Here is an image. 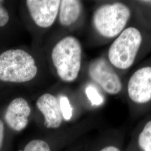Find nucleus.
<instances>
[{"label": "nucleus", "mask_w": 151, "mask_h": 151, "mask_svg": "<svg viewBox=\"0 0 151 151\" xmlns=\"http://www.w3.org/2000/svg\"><path fill=\"white\" fill-rule=\"evenodd\" d=\"M9 21L10 14L4 6V1H0V27H4Z\"/></svg>", "instance_id": "dca6fc26"}, {"label": "nucleus", "mask_w": 151, "mask_h": 151, "mask_svg": "<svg viewBox=\"0 0 151 151\" xmlns=\"http://www.w3.org/2000/svg\"><path fill=\"white\" fill-rule=\"evenodd\" d=\"M38 73L32 55L22 49H10L0 54V81L20 83L32 81Z\"/></svg>", "instance_id": "f257e3e1"}, {"label": "nucleus", "mask_w": 151, "mask_h": 151, "mask_svg": "<svg viewBox=\"0 0 151 151\" xmlns=\"http://www.w3.org/2000/svg\"><path fill=\"white\" fill-rule=\"evenodd\" d=\"M30 114L31 108L27 101L22 97H16L6 108L4 119L11 129L21 132L27 127Z\"/></svg>", "instance_id": "6e6552de"}, {"label": "nucleus", "mask_w": 151, "mask_h": 151, "mask_svg": "<svg viewBox=\"0 0 151 151\" xmlns=\"http://www.w3.org/2000/svg\"><path fill=\"white\" fill-rule=\"evenodd\" d=\"M85 92L87 97L92 105L99 106L103 104V97L94 87L92 86L87 87L86 88Z\"/></svg>", "instance_id": "2eb2a0df"}, {"label": "nucleus", "mask_w": 151, "mask_h": 151, "mask_svg": "<svg viewBox=\"0 0 151 151\" xmlns=\"http://www.w3.org/2000/svg\"><path fill=\"white\" fill-rule=\"evenodd\" d=\"M19 151H51L48 144L40 139H34L29 142L23 150Z\"/></svg>", "instance_id": "f8f14e48"}, {"label": "nucleus", "mask_w": 151, "mask_h": 151, "mask_svg": "<svg viewBox=\"0 0 151 151\" xmlns=\"http://www.w3.org/2000/svg\"><path fill=\"white\" fill-rule=\"evenodd\" d=\"M142 42V34L138 29L134 27L124 29L109 48V62L118 69L129 68L134 62Z\"/></svg>", "instance_id": "20e7f679"}, {"label": "nucleus", "mask_w": 151, "mask_h": 151, "mask_svg": "<svg viewBox=\"0 0 151 151\" xmlns=\"http://www.w3.org/2000/svg\"><path fill=\"white\" fill-rule=\"evenodd\" d=\"M130 14L128 6L122 2L101 6L93 14V27L105 38L115 37L124 30Z\"/></svg>", "instance_id": "7ed1b4c3"}, {"label": "nucleus", "mask_w": 151, "mask_h": 151, "mask_svg": "<svg viewBox=\"0 0 151 151\" xmlns=\"http://www.w3.org/2000/svg\"><path fill=\"white\" fill-rule=\"evenodd\" d=\"M143 2H150V3H151V1H143Z\"/></svg>", "instance_id": "a211bd4d"}, {"label": "nucleus", "mask_w": 151, "mask_h": 151, "mask_svg": "<svg viewBox=\"0 0 151 151\" xmlns=\"http://www.w3.org/2000/svg\"><path fill=\"white\" fill-rule=\"evenodd\" d=\"M98 151H125L124 137L119 134L113 141L104 146Z\"/></svg>", "instance_id": "4468645a"}, {"label": "nucleus", "mask_w": 151, "mask_h": 151, "mask_svg": "<svg viewBox=\"0 0 151 151\" xmlns=\"http://www.w3.org/2000/svg\"><path fill=\"white\" fill-rule=\"evenodd\" d=\"M82 9V3L80 1H60L58 19L61 25L67 27L73 24L80 16Z\"/></svg>", "instance_id": "9b49d317"}, {"label": "nucleus", "mask_w": 151, "mask_h": 151, "mask_svg": "<svg viewBox=\"0 0 151 151\" xmlns=\"http://www.w3.org/2000/svg\"><path fill=\"white\" fill-rule=\"evenodd\" d=\"M59 102L62 117L66 121H69L73 115V109L68 98L65 96H62L60 98Z\"/></svg>", "instance_id": "ddd939ff"}, {"label": "nucleus", "mask_w": 151, "mask_h": 151, "mask_svg": "<svg viewBox=\"0 0 151 151\" xmlns=\"http://www.w3.org/2000/svg\"><path fill=\"white\" fill-rule=\"evenodd\" d=\"M5 137V125L3 121L0 119V151H1L4 145Z\"/></svg>", "instance_id": "f3484780"}, {"label": "nucleus", "mask_w": 151, "mask_h": 151, "mask_svg": "<svg viewBox=\"0 0 151 151\" xmlns=\"http://www.w3.org/2000/svg\"><path fill=\"white\" fill-rule=\"evenodd\" d=\"M88 75L110 95H117L122 89V82L116 72L108 62L103 58L94 60L88 67Z\"/></svg>", "instance_id": "39448f33"}, {"label": "nucleus", "mask_w": 151, "mask_h": 151, "mask_svg": "<svg viewBox=\"0 0 151 151\" xmlns=\"http://www.w3.org/2000/svg\"><path fill=\"white\" fill-rule=\"evenodd\" d=\"M60 0H27V10L32 20L39 27L48 28L53 25L58 16Z\"/></svg>", "instance_id": "0eeeda50"}, {"label": "nucleus", "mask_w": 151, "mask_h": 151, "mask_svg": "<svg viewBox=\"0 0 151 151\" xmlns=\"http://www.w3.org/2000/svg\"><path fill=\"white\" fill-rule=\"evenodd\" d=\"M82 54L81 43L73 36H67L54 45L52 60L62 81L72 82L77 79L81 70Z\"/></svg>", "instance_id": "f03ea898"}, {"label": "nucleus", "mask_w": 151, "mask_h": 151, "mask_svg": "<svg viewBox=\"0 0 151 151\" xmlns=\"http://www.w3.org/2000/svg\"><path fill=\"white\" fill-rule=\"evenodd\" d=\"M36 105L43 114L45 126L47 128H58L62 122V115L58 99L46 93L38 98Z\"/></svg>", "instance_id": "1a4fd4ad"}, {"label": "nucleus", "mask_w": 151, "mask_h": 151, "mask_svg": "<svg viewBox=\"0 0 151 151\" xmlns=\"http://www.w3.org/2000/svg\"><path fill=\"white\" fill-rule=\"evenodd\" d=\"M125 151H151V119L134 132Z\"/></svg>", "instance_id": "9d476101"}, {"label": "nucleus", "mask_w": 151, "mask_h": 151, "mask_svg": "<svg viewBox=\"0 0 151 151\" xmlns=\"http://www.w3.org/2000/svg\"><path fill=\"white\" fill-rule=\"evenodd\" d=\"M130 100L137 105H145L151 102V67L147 66L136 70L128 83Z\"/></svg>", "instance_id": "423d86ee"}]
</instances>
